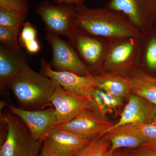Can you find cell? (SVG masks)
<instances>
[{
	"instance_id": "6da1fadb",
	"label": "cell",
	"mask_w": 156,
	"mask_h": 156,
	"mask_svg": "<svg viewBox=\"0 0 156 156\" xmlns=\"http://www.w3.org/2000/svg\"><path fill=\"white\" fill-rule=\"evenodd\" d=\"M75 23L78 29L110 41L139 37L141 34L124 14L107 6L89 8L83 5L76 7Z\"/></svg>"
},
{
	"instance_id": "7a4b0ae2",
	"label": "cell",
	"mask_w": 156,
	"mask_h": 156,
	"mask_svg": "<svg viewBox=\"0 0 156 156\" xmlns=\"http://www.w3.org/2000/svg\"><path fill=\"white\" fill-rule=\"evenodd\" d=\"M57 84L27 66L9 84L20 108L35 110L52 104L51 98Z\"/></svg>"
},
{
	"instance_id": "3957f363",
	"label": "cell",
	"mask_w": 156,
	"mask_h": 156,
	"mask_svg": "<svg viewBox=\"0 0 156 156\" xmlns=\"http://www.w3.org/2000/svg\"><path fill=\"white\" fill-rule=\"evenodd\" d=\"M1 119L7 132L0 156H37L43 142L34 138L22 121L11 112H4Z\"/></svg>"
},
{
	"instance_id": "277c9868",
	"label": "cell",
	"mask_w": 156,
	"mask_h": 156,
	"mask_svg": "<svg viewBox=\"0 0 156 156\" xmlns=\"http://www.w3.org/2000/svg\"><path fill=\"white\" fill-rule=\"evenodd\" d=\"M69 42L92 74L102 71L111 41L77 28Z\"/></svg>"
},
{
	"instance_id": "5b68a950",
	"label": "cell",
	"mask_w": 156,
	"mask_h": 156,
	"mask_svg": "<svg viewBox=\"0 0 156 156\" xmlns=\"http://www.w3.org/2000/svg\"><path fill=\"white\" fill-rule=\"evenodd\" d=\"M139 37L111 41L102 71L128 73L139 67Z\"/></svg>"
},
{
	"instance_id": "8992f818",
	"label": "cell",
	"mask_w": 156,
	"mask_h": 156,
	"mask_svg": "<svg viewBox=\"0 0 156 156\" xmlns=\"http://www.w3.org/2000/svg\"><path fill=\"white\" fill-rule=\"evenodd\" d=\"M76 6L65 4L53 5L48 1L41 2L36 8L46 26V30L67 37L69 41L76 29L75 23Z\"/></svg>"
},
{
	"instance_id": "52a82bcc",
	"label": "cell",
	"mask_w": 156,
	"mask_h": 156,
	"mask_svg": "<svg viewBox=\"0 0 156 156\" xmlns=\"http://www.w3.org/2000/svg\"><path fill=\"white\" fill-rule=\"evenodd\" d=\"M45 38L52 48L53 57L50 64L54 70L70 72L83 76L91 74L69 42L47 30Z\"/></svg>"
},
{
	"instance_id": "ba28073f",
	"label": "cell",
	"mask_w": 156,
	"mask_h": 156,
	"mask_svg": "<svg viewBox=\"0 0 156 156\" xmlns=\"http://www.w3.org/2000/svg\"><path fill=\"white\" fill-rule=\"evenodd\" d=\"M107 6L122 13L140 33L154 29L156 13L155 0H109Z\"/></svg>"
},
{
	"instance_id": "9c48e42d",
	"label": "cell",
	"mask_w": 156,
	"mask_h": 156,
	"mask_svg": "<svg viewBox=\"0 0 156 156\" xmlns=\"http://www.w3.org/2000/svg\"><path fill=\"white\" fill-rule=\"evenodd\" d=\"M40 73L66 92L92 99V93L96 88L95 79L92 74L83 76L70 72L53 70L50 63L44 59L41 60Z\"/></svg>"
},
{
	"instance_id": "30bf717a",
	"label": "cell",
	"mask_w": 156,
	"mask_h": 156,
	"mask_svg": "<svg viewBox=\"0 0 156 156\" xmlns=\"http://www.w3.org/2000/svg\"><path fill=\"white\" fill-rule=\"evenodd\" d=\"M9 109L24 123L34 138L39 141L44 142L50 130L57 125L54 108L27 110L11 105Z\"/></svg>"
},
{
	"instance_id": "8fae6325",
	"label": "cell",
	"mask_w": 156,
	"mask_h": 156,
	"mask_svg": "<svg viewBox=\"0 0 156 156\" xmlns=\"http://www.w3.org/2000/svg\"><path fill=\"white\" fill-rule=\"evenodd\" d=\"M91 99L68 92L57 84L51 98L58 124L72 120L86 109L90 108Z\"/></svg>"
},
{
	"instance_id": "7c38bea8",
	"label": "cell",
	"mask_w": 156,
	"mask_h": 156,
	"mask_svg": "<svg viewBox=\"0 0 156 156\" xmlns=\"http://www.w3.org/2000/svg\"><path fill=\"white\" fill-rule=\"evenodd\" d=\"M114 124L87 108L69 122L57 126L80 136L92 139L98 135L105 134Z\"/></svg>"
},
{
	"instance_id": "4fadbf2b",
	"label": "cell",
	"mask_w": 156,
	"mask_h": 156,
	"mask_svg": "<svg viewBox=\"0 0 156 156\" xmlns=\"http://www.w3.org/2000/svg\"><path fill=\"white\" fill-rule=\"evenodd\" d=\"M91 140L62 129L56 125L48 133L44 143L58 154L74 156L88 145Z\"/></svg>"
},
{
	"instance_id": "5bb4252c",
	"label": "cell",
	"mask_w": 156,
	"mask_h": 156,
	"mask_svg": "<svg viewBox=\"0 0 156 156\" xmlns=\"http://www.w3.org/2000/svg\"><path fill=\"white\" fill-rule=\"evenodd\" d=\"M128 99L119 120L106 133L110 130L125 125L151 123L156 114V105L133 94H131Z\"/></svg>"
},
{
	"instance_id": "9a60e30c",
	"label": "cell",
	"mask_w": 156,
	"mask_h": 156,
	"mask_svg": "<svg viewBox=\"0 0 156 156\" xmlns=\"http://www.w3.org/2000/svg\"><path fill=\"white\" fill-rule=\"evenodd\" d=\"M93 76L96 88L122 99L131 95V79L128 74L102 71Z\"/></svg>"
},
{
	"instance_id": "2e32d148",
	"label": "cell",
	"mask_w": 156,
	"mask_h": 156,
	"mask_svg": "<svg viewBox=\"0 0 156 156\" xmlns=\"http://www.w3.org/2000/svg\"><path fill=\"white\" fill-rule=\"evenodd\" d=\"M103 136L111 143L107 154L119 149H134L144 144L134 124L120 126L108 131Z\"/></svg>"
},
{
	"instance_id": "e0dca14e",
	"label": "cell",
	"mask_w": 156,
	"mask_h": 156,
	"mask_svg": "<svg viewBox=\"0 0 156 156\" xmlns=\"http://www.w3.org/2000/svg\"><path fill=\"white\" fill-rule=\"evenodd\" d=\"M20 52H17L0 45V87H9L11 79L28 66Z\"/></svg>"
},
{
	"instance_id": "ac0fdd59",
	"label": "cell",
	"mask_w": 156,
	"mask_h": 156,
	"mask_svg": "<svg viewBox=\"0 0 156 156\" xmlns=\"http://www.w3.org/2000/svg\"><path fill=\"white\" fill-rule=\"evenodd\" d=\"M127 74L131 79V94L156 105V76L149 74L139 67Z\"/></svg>"
},
{
	"instance_id": "d6986e66",
	"label": "cell",
	"mask_w": 156,
	"mask_h": 156,
	"mask_svg": "<svg viewBox=\"0 0 156 156\" xmlns=\"http://www.w3.org/2000/svg\"><path fill=\"white\" fill-rule=\"evenodd\" d=\"M139 67L153 76L156 73V31L154 29L141 33Z\"/></svg>"
},
{
	"instance_id": "ffe728a7",
	"label": "cell",
	"mask_w": 156,
	"mask_h": 156,
	"mask_svg": "<svg viewBox=\"0 0 156 156\" xmlns=\"http://www.w3.org/2000/svg\"><path fill=\"white\" fill-rule=\"evenodd\" d=\"M110 146L108 140L103 135H98L74 156H106Z\"/></svg>"
},
{
	"instance_id": "44dd1931",
	"label": "cell",
	"mask_w": 156,
	"mask_h": 156,
	"mask_svg": "<svg viewBox=\"0 0 156 156\" xmlns=\"http://www.w3.org/2000/svg\"><path fill=\"white\" fill-rule=\"evenodd\" d=\"M26 17L0 8V26L20 30Z\"/></svg>"
},
{
	"instance_id": "7402d4cb",
	"label": "cell",
	"mask_w": 156,
	"mask_h": 156,
	"mask_svg": "<svg viewBox=\"0 0 156 156\" xmlns=\"http://www.w3.org/2000/svg\"><path fill=\"white\" fill-rule=\"evenodd\" d=\"M19 30L0 26L1 44L17 52H20L21 47L18 41Z\"/></svg>"
},
{
	"instance_id": "603a6c76",
	"label": "cell",
	"mask_w": 156,
	"mask_h": 156,
	"mask_svg": "<svg viewBox=\"0 0 156 156\" xmlns=\"http://www.w3.org/2000/svg\"><path fill=\"white\" fill-rule=\"evenodd\" d=\"M105 92L101 89L95 88L92 93L90 109L101 116L106 119L105 117L108 112L105 102Z\"/></svg>"
},
{
	"instance_id": "cb8c5ba5",
	"label": "cell",
	"mask_w": 156,
	"mask_h": 156,
	"mask_svg": "<svg viewBox=\"0 0 156 156\" xmlns=\"http://www.w3.org/2000/svg\"><path fill=\"white\" fill-rule=\"evenodd\" d=\"M38 31L37 27L30 22H25L23 24L19 36V44L21 48L26 46L37 40Z\"/></svg>"
},
{
	"instance_id": "d4e9b609",
	"label": "cell",
	"mask_w": 156,
	"mask_h": 156,
	"mask_svg": "<svg viewBox=\"0 0 156 156\" xmlns=\"http://www.w3.org/2000/svg\"><path fill=\"white\" fill-rule=\"evenodd\" d=\"M0 8L26 16L30 10L27 0H0Z\"/></svg>"
},
{
	"instance_id": "484cf974",
	"label": "cell",
	"mask_w": 156,
	"mask_h": 156,
	"mask_svg": "<svg viewBox=\"0 0 156 156\" xmlns=\"http://www.w3.org/2000/svg\"><path fill=\"white\" fill-rule=\"evenodd\" d=\"M133 124L142 136L144 144H156V126L151 124Z\"/></svg>"
},
{
	"instance_id": "4316f807",
	"label": "cell",
	"mask_w": 156,
	"mask_h": 156,
	"mask_svg": "<svg viewBox=\"0 0 156 156\" xmlns=\"http://www.w3.org/2000/svg\"><path fill=\"white\" fill-rule=\"evenodd\" d=\"M123 151L127 156H156V144H144L136 148Z\"/></svg>"
},
{
	"instance_id": "83f0119b",
	"label": "cell",
	"mask_w": 156,
	"mask_h": 156,
	"mask_svg": "<svg viewBox=\"0 0 156 156\" xmlns=\"http://www.w3.org/2000/svg\"><path fill=\"white\" fill-rule=\"evenodd\" d=\"M104 99L108 113L112 114L114 112H117V109L119 108L122 103V99L105 92Z\"/></svg>"
},
{
	"instance_id": "f1b7e54d",
	"label": "cell",
	"mask_w": 156,
	"mask_h": 156,
	"mask_svg": "<svg viewBox=\"0 0 156 156\" xmlns=\"http://www.w3.org/2000/svg\"><path fill=\"white\" fill-rule=\"evenodd\" d=\"M86 0H54L53 3L57 4H65L78 7L84 5V3Z\"/></svg>"
},
{
	"instance_id": "f546056e",
	"label": "cell",
	"mask_w": 156,
	"mask_h": 156,
	"mask_svg": "<svg viewBox=\"0 0 156 156\" xmlns=\"http://www.w3.org/2000/svg\"><path fill=\"white\" fill-rule=\"evenodd\" d=\"M37 156H64L54 152L49 148L44 143L41 149L40 154Z\"/></svg>"
},
{
	"instance_id": "4dcf8cb0",
	"label": "cell",
	"mask_w": 156,
	"mask_h": 156,
	"mask_svg": "<svg viewBox=\"0 0 156 156\" xmlns=\"http://www.w3.org/2000/svg\"><path fill=\"white\" fill-rule=\"evenodd\" d=\"M106 156H127L123 150H117L114 151L113 152L109 154H107Z\"/></svg>"
},
{
	"instance_id": "1f68e13d",
	"label": "cell",
	"mask_w": 156,
	"mask_h": 156,
	"mask_svg": "<svg viewBox=\"0 0 156 156\" xmlns=\"http://www.w3.org/2000/svg\"><path fill=\"white\" fill-rule=\"evenodd\" d=\"M151 124H152V125H155V126H156V113L155 115V116L154 117L153 120Z\"/></svg>"
},
{
	"instance_id": "d6a6232c",
	"label": "cell",
	"mask_w": 156,
	"mask_h": 156,
	"mask_svg": "<svg viewBox=\"0 0 156 156\" xmlns=\"http://www.w3.org/2000/svg\"><path fill=\"white\" fill-rule=\"evenodd\" d=\"M5 102H4V101H1V105H1V109H2L3 108V107L5 105Z\"/></svg>"
},
{
	"instance_id": "836d02e7",
	"label": "cell",
	"mask_w": 156,
	"mask_h": 156,
	"mask_svg": "<svg viewBox=\"0 0 156 156\" xmlns=\"http://www.w3.org/2000/svg\"><path fill=\"white\" fill-rule=\"evenodd\" d=\"M154 29L156 31V13L154 21Z\"/></svg>"
},
{
	"instance_id": "e575fe53",
	"label": "cell",
	"mask_w": 156,
	"mask_h": 156,
	"mask_svg": "<svg viewBox=\"0 0 156 156\" xmlns=\"http://www.w3.org/2000/svg\"><path fill=\"white\" fill-rule=\"evenodd\" d=\"M155 1H156V0H155Z\"/></svg>"
}]
</instances>
